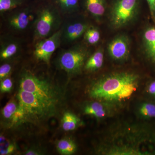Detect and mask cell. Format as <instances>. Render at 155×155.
<instances>
[{
	"label": "cell",
	"mask_w": 155,
	"mask_h": 155,
	"mask_svg": "<svg viewBox=\"0 0 155 155\" xmlns=\"http://www.w3.org/2000/svg\"><path fill=\"white\" fill-rule=\"evenodd\" d=\"M140 8V0H114L109 14V23L115 30L130 25L135 20Z\"/></svg>",
	"instance_id": "cell-4"
},
{
	"label": "cell",
	"mask_w": 155,
	"mask_h": 155,
	"mask_svg": "<svg viewBox=\"0 0 155 155\" xmlns=\"http://www.w3.org/2000/svg\"><path fill=\"white\" fill-rule=\"evenodd\" d=\"M80 120L78 117L69 112L64 114L62 119V127L66 131L75 130L80 125Z\"/></svg>",
	"instance_id": "cell-18"
},
{
	"label": "cell",
	"mask_w": 155,
	"mask_h": 155,
	"mask_svg": "<svg viewBox=\"0 0 155 155\" xmlns=\"http://www.w3.org/2000/svg\"><path fill=\"white\" fill-rule=\"evenodd\" d=\"M18 106L14 101H10L7 103L2 111V116L5 119H13V117L17 110Z\"/></svg>",
	"instance_id": "cell-23"
},
{
	"label": "cell",
	"mask_w": 155,
	"mask_h": 155,
	"mask_svg": "<svg viewBox=\"0 0 155 155\" xmlns=\"http://www.w3.org/2000/svg\"><path fill=\"white\" fill-rule=\"evenodd\" d=\"M24 0H0L1 14L11 11L22 5Z\"/></svg>",
	"instance_id": "cell-22"
},
{
	"label": "cell",
	"mask_w": 155,
	"mask_h": 155,
	"mask_svg": "<svg viewBox=\"0 0 155 155\" xmlns=\"http://www.w3.org/2000/svg\"><path fill=\"white\" fill-rule=\"evenodd\" d=\"M142 44L146 56L155 64V27L145 29L142 35Z\"/></svg>",
	"instance_id": "cell-12"
},
{
	"label": "cell",
	"mask_w": 155,
	"mask_h": 155,
	"mask_svg": "<svg viewBox=\"0 0 155 155\" xmlns=\"http://www.w3.org/2000/svg\"><path fill=\"white\" fill-rule=\"evenodd\" d=\"M107 51L113 60L122 61L129 57L130 52V41L128 37L120 34L114 38L108 44Z\"/></svg>",
	"instance_id": "cell-9"
},
{
	"label": "cell",
	"mask_w": 155,
	"mask_h": 155,
	"mask_svg": "<svg viewBox=\"0 0 155 155\" xmlns=\"http://www.w3.org/2000/svg\"><path fill=\"white\" fill-rule=\"evenodd\" d=\"M84 38L87 43L91 45L96 44L99 41L101 34L97 28L90 26L83 35Z\"/></svg>",
	"instance_id": "cell-21"
},
{
	"label": "cell",
	"mask_w": 155,
	"mask_h": 155,
	"mask_svg": "<svg viewBox=\"0 0 155 155\" xmlns=\"http://www.w3.org/2000/svg\"><path fill=\"white\" fill-rule=\"evenodd\" d=\"M138 112L143 118H155V104L148 102L142 103L138 107Z\"/></svg>",
	"instance_id": "cell-20"
},
{
	"label": "cell",
	"mask_w": 155,
	"mask_h": 155,
	"mask_svg": "<svg viewBox=\"0 0 155 155\" xmlns=\"http://www.w3.org/2000/svg\"><path fill=\"white\" fill-rule=\"evenodd\" d=\"M18 99L19 104L12 119L13 122L42 121L55 113L58 102L45 99L20 89Z\"/></svg>",
	"instance_id": "cell-3"
},
{
	"label": "cell",
	"mask_w": 155,
	"mask_h": 155,
	"mask_svg": "<svg viewBox=\"0 0 155 155\" xmlns=\"http://www.w3.org/2000/svg\"><path fill=\"white\" fill-rule=\"evenodd\" d=\"M26 155H38L37 153L34 151L33 150H29L25 153Z\"/></svg>",
	"instance_id": "cell-29"
},
{
	"label": "cell",
	"mask_w": 155,
	"mask_h": 155,
	"mask_svg": "<svg viewBox=\"0 0 155 155\" xmlns=\"http://www.w3.org/2000/svg\"><path fill=\"white\" fill-rule=\"evenodd\" d=\"M88 49L82 45H76L63 52L59 58L62 69L69 74L80 72L88 59Z\"/></svg>",
	"instance_id": "cell-7"
},
{
	"label": "cell",
	"mask_w": 155,
	"mask_h": 155,
	"mask_svg": "<svg viewBox=\"0 0 155 155\" xmlns=\"http://www.w3.org/2000/svg\"><path fill=\"white\" fill-rule=\"evenodd\" d=\"M12 70V66L11 64L5 63L2 64L0 67V79L2 80L8 77Z\"/></svg>",
	"instance_id": "cell-25"
},
{
	"label": "cell",
	"mask_w": 155,
	"mask_h": 155,
	"mask_svg": "<svg viewBox=\"0 0 155 155\" xmlns=\"http://www.w3.org/2000/svg\"><path fill=\"white\" fill-rule=\"evenodd\" d=\"M19 45L16 41L9 40L2 43L0 58L2 61H5L13 58L19 52Z\"/></svg>",
	"instance_id": "cell-15"
},
{
	"label": "cell",
	"mask_w": 155,
	"mask_h": 155,
	"mask_svg": "<svg viewBox=\"0 0 155 155\" xmlns=\"http://www.w3.org/2000/svg\"><path fill=\"white\" fill-rule=\"evenodd\" d=\"M90 26L87 22L84 21H69L61 29V40L67 43L75 41L83 36Z\"/></svg>",
	"instance_id": "cell-10"
},
{
	"label": "cell",
	"mask_w": 155,
	"mask_h": 155,
	"mask_svg": "<svg viewBox=\"0 0 155 155\" xmlns=\"http://www.w3.org/2000/svg\"><path fill=\"white\" fill-rule=\"evenodd\" d=\"M104 60V50L100 48L89 57L84 64V69L90 72L96 71L102 67Z\"/></svg>",
	"instance_id": "cell-16"
},
{
	"label": "cell",
	"mask_w": 155,
	"mask_h": 155,
	"mask_svg": "<svg viewBox=\"0 0 155 155\" xmlns=\"http://www.w3.org/2000/svg\"><path fill=\"white\" fill-rule=\"evenodd\" d=\"M57 149L61 154H72L76 152L77 147L73 141L68 138L61 139L58 143Z\"/></svg>",
	"instance_id": "cell-19"
},
{
	"label": "cell",
	"mask_w": 155,
	"mask_h": 155,
	"mask_svg": "<svg viewBox=\"0 0 155 155\" xmlns=\"http://www.w3.org/2000/svg\"><path fill=\"white\" fill-rule=\"evenodd\" d=\"M59 10L54 6L48 5L38 12L34 22V37L36 40H42L58 31L61 25Z\"/></svg>",
	"instance_id": "cell-5"
},
{
	"label": "cell",
	"mask_w": 155,
	"mask_h": 155,
	"mask_svg": "<svg viewBox=\"0 0 155 155\" xmlns=\"http://www.w3.org/2000/svg\"><path fill=\"white\" fill-rule=\"evenodd\" d=\"M139 82V76L133 72H113L95 81L89 89V95L109 107L119 105L132 97Z\"/></svg>",
	"instance_id": "cell-2"
},
{
	"label": "cell",
	"mask_w": 155,
	"mask_h": 155,
	"mask_svg": "<svg viewBox=\"0 0 155 155\" xmlns=\"http://www.w3.org/2000/svg\"><path fill=\"white\" fill-rule=\"evenodd\" d=\"M60 11L65 14H70L77 11L79 0H54Z\"/></svg>",
	"instance_id": "cell-17"
},
{
	"label": "cell",
	"mask_w": 155,
	"mask_h": 155,
	"mask_svg": "<svg viewBox=\"0 0 155 155\" xmlns=\"http://www.w3.org/2000/svg\"><path fill=\"white\" fill-rule=\"evenodd\" d=\"M35 17L30 9L25 8L11 14L8 22L10 27L14 30L22 31L34 22Z\"/></svg>",
	"instance_id": "cell-11"
},
{
	"label": "cell",
	"mask_w": 155,
	"mask_h": 155,
	"mask_svg": "<svg viewBox=\"0 0 155 155\" xmlns=\"http://www.w3.org/2000/svg\"><path fill=\"white\" fill-rule=\"evenodd\" d=\"M83 4L87 13L96 20H99L105 13L106 0H83Z\"/></svg>",
	"instance_id": "cell-13"
},
{
	"label": "cell",
	"mask_w": 155,
	"mask_h": 155,
	"mask_svg": "<svg viewBox=\"0 0 155 155\" xmlns=\"http://www.w3.org/2000/svg\"><path fill=\"white\" fill-rule=\"evenodd\" d=\"M0 89L2 92H7L11 90L13 87L12 81L9 78L7 77L1 80Z\"/></svg>",
	"instance_id": "cell-24"
},
{
	"label": "cell",
	"mask_w": 155,
	"mask_h": 155,
	"mask_svg": "<svg viewBox=\"0 0 155 155\" xmlns=\"http://www.w3.org/2000/svg\"><path fill=\"white\" fill-rule=\"evenodd\" d=\"M147 91L151 96L155 97V81H152L148 85Z\"/></svg>",
	"instance_id": "cell-27"
},
{
	"label": "cell",
	"mask_w": 155,
	"mask_h": 155,
	"mask_svg": "<svg viewBox=\"0 0 155 155\" xmlns=\"http://www.w3.org/2000/svg\"><path fill=\"white\" fill-rule=\"evenodd\" d=\"M62 31L58 30L52 35L41 40L35 45L34 55L37 60L47 64L50 63L53 53L60 45L61 41Z\"/></svg>",
	"instance_id": "cell-8"
},
{
	"label": "cell",
	"mask_w": 155,
	"mask_h": 155,
	"mask_svg": "<svg viewBox=\"0 0 155 155\" xmlns=\"http://www.w3.org/2000/svg\"><path fill=\"white\" fill-rule=\"evenodd\" d=\"M101 151L109 155L155 154V132L140 124L119 125L106 134Z\"/></svg>",
	"instance_id": "cell-1"
},
{
	"label": "cell",
	"mask_w": 155,
	"mask_h": 155,
	"mask_svg": "<svg viewBox=\"0 0 155 155\" xmlns=\"http://www.w3.org/2000/svg\"><path fill=\"white\" fill-rule=\"evenodd\" d=\"M148 5L152 19L155 23V0H146Z\"/></svg>",
	"instance_id": "cell-26"
},
{
	"label": "cell",
	"mask_w": 155,
	"mask_h": 155,
	"mask_svg": "<svg viewBox=\"0 0 155 155\" xmlns=\"http://www.w3.org/2000/svg\"><path fill=\"white\" fill-rule=\"evenodd\" d=\"M109 106L104 103L97 101L90 103L84 108V114L93 116L97 119H103L107 116Z\"/></svg>",
	"instance_id": "cell-14"
},
{
	"label": "cell",
	"mask_w": 155,
	"mask_h": 155,
	"mask_svg": "<svg viewBox=\"0 0 155 155\" xmlns=\"http://www.w3.org/2000/svg\"><path fill=\"white\" fill-rule=\"evenodd\" d=\"M15 150V147L13 145H10L5 150H1L0 153L2 155H6L12 153Z\"/></svg>",
	"instance_id": "cell-28"
},
{
	"label": "cell",
	"mask_w": 155,
	"mask_h": 155,
	"mask_svg": "<svg viewBox=\"0 0 155 155\" xmlns=\"http://www.w3.org/2000/svg\"><path fill=\"white\" fill-rule=\"evenodd\" d=\"M19 87V89L45 99L58 102V93L53 85L47 81L41 79L29 71L22 73Z\"/></svg>",
	"instance_id": "cell-6"
}]
</instances>
